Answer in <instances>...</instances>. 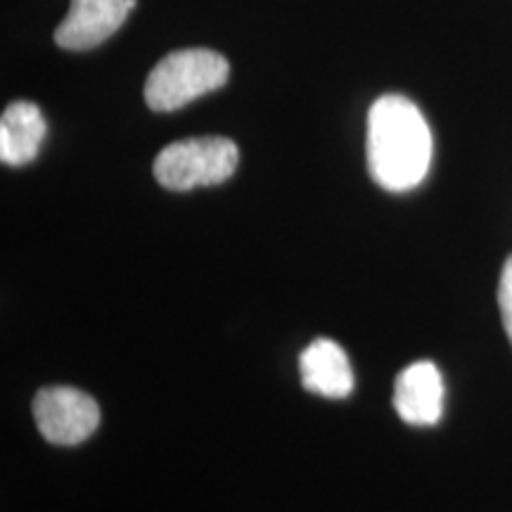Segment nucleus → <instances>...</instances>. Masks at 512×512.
I'll use <instances>...</instances> for the list:
<instances>
[{"mask_svg": "<svg viewBox=\"0 0 512 512\" xmlns=\"http://www.w3.org/2000/svg\"><path fill=\"white\" fill-rule=\"evenodd\" d=\"M228 60L214 50H176L159 60L145 81V102L152 112H174L188 102L226 86Z\"/></svg>", "mask_w": 512, "mask_h": 512, "instance_id": "nucleus-2", "label": "nucleus"}, {"mask_svg": "<svg viewBox=\"0 0 512 512\" xmlns=\"http://www.w3.org/2000/svg\"><path fill=\"white\" fill-rule=\"evenodd\" d=\"M394 408L408 425H437L444 415V377L432 361L401 370L394 384Z\"/></svg>", "mask_w": 512, "mask_h": 512, "instance_id": "nucleus-6", "label": "nucleus"}, {"mask_svg": "<svg viewBox=\"0 0 512 512\" xmlns=\"http://www.w3.org/2000/svg\"><path fill=\"white\" fill-rule=\"evenodd\" d=\"M126 0H72L67 17L55 29V43L64 50H93L117 34L128 17Z\"/></svg>", "mask_w": 512, "mask_h": 512, "instance_id": "nucleus-5", "label": "nucleus"}, {"mask_svg": "<svg viewBox=\"0 0 512 512\" xmlns=\"http://www.w3.org/2000/svg\"><path fill=\"white\" fill-rule=\"evenodd\" d=\"M498 306H501V318L505 335L512 344V256L503 264L501 283H498Z\"/></svg>", "mask_w": 512, "mask_h": 512, "instance_id": "nucleus-9", "label": "nucleus"}, {"mask_svg": "<svg viewBox=\"0 0 512 512\" xmlns=\"http://www.w3.org/2000/svg\"><path fill=\"white\" fill-rule=\"evenodd\" d=\"M368 171L382 190L408 192L432 164V131L420 107L403 95H382L368 110Z\"/></svg>", "mask_w": 512, "mask_h": 512, "instance_id": "nucleus-1", "label": "nucleus"}, {"mask_svg": "<svg viewBox=\"0 0 512 512\" xmlns=\"http://www.w3.org/2000/svg\"><path fill=\"white\" fill-rule=\"evenodd\" d=\"M299 373L306 392L325 399H347L354 392V370L347 351L332 339H313L299 356Z\"/></svg>", "mask_w": 512, "mask_h": 512, "instance_id": "nucleus-7", "label": "nucleus"}, {"mask_svg": "<svg viewBox=\"0 0 512 512\" xmlns=\"http://www.w3.org/2000/svg\"><path fill=\"white\" fill-rule=\"evenodd\" d=\"M240 164V150L230 138H185L166 145L155 159V178L166 190L188 192L228 181Z\"/></svg>", "mask_w": 512, "mask_h": 512, "instance_id": "nucleus-3", "label": "nucleus"}, {"mask_svg": "<svg viewBox=\"0 0 512 512\" xmlns=\"http://www.w3.org/2000/svg\"><path fill=\"white\" fill-rule=\"evenodd\" d=\"M34 418L50 444L76 446L98 430L100 408L91 394L57 384L36 394Z\"/></svg>", "mask_w": 512, "mask_h": 512, "instance_id": "nucleus-4", "label": "nucleus"}, {"mask_svg": "<svg viewBox=\"0 0 512 512\" xmlns=\"http://www.w3.org/2000/svg\"><path fill=\"white\" fill-rule=\"evenodd\" d=\"M48 126L38 105L17 100L5 107L0 117V159L8 166H24L34 162L46 140Z\"/></svg>", "mask_w": 512, "mask_h": 512, "instance_id": "nucleus-8", "label": "nucleus"}]
</instances>
